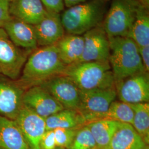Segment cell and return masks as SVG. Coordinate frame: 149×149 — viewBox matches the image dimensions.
<instances>
[{
	"label": "cell",
	"mask_w": 149,
	"mask_h": 149,
	"mask_svg": "<svg viewBox=\"0 0 149 149\" xmlns=\"http://www.w3.org/2000/svg\"><path fill=\"white\" fill-rule=\"evenodd\" d=\"M66 66L56 44L37 48L28 56L20 77L15 82L26 90L62 74Z\"/></svg>",
	"instance_id": "6da1fadb"
},
{
	"label": "cell",
	"mask_w": 149,
	"mask_h": 149,
	"mask_svg": "<svg viewBox=\"0 0 149 149\" xmlns=\"http://www.w3.org/2000/svg\"><path fill=\"white\" fill-rule=\"evenodd\" d=\"M108 39L110 45L109 63L115 82L146 72L138 46L133 40L120 37H108Z\"/></svg>",
	"instance_id": "7a4b0ae2"
},
{
	"label": "cell",
	"mask_w": 149,
	"mask_h": 149,
	"mask_svg": "<svg viewBox=\"0 0 149 149\" xmlns=\"http://www.w3.org/2000/svg\"><path fill=\"white\" fill-rule=\"evenodd\" d=\"M61 74L72 80L80 90L115 87V80L108 61L71 64L66 67Z\"/></svg>",
	"instance_id": "3957f363"
},
{
	"label": "cell",
	"mask_w": 149,
	"mask_h": 149,
	"mask_svg": "<svg viewBox=\"0 0 149 149\" xmlns=\"http://www.w3.org/2000/svg\"><path fill=\"white\" fill-rule=\"evenodd\" d=\"M105 12L103 0H91L63 11L60 18L65 32L68 34L82 36L102 24Z\"/></svg>",
	"instance_id": "277c9868"
},
{
	"label": "cell",
	"mask_w": 149,
	"mask_h": 149,
	"mask_svg": "<svg viewBox=\"0 0 149 149\" xmlns=\"http://www.w3.org/2000/svg\"><path fill=\"white\" fill-rule=\"evenodd\" d=\"M139 5L134 0H113L102 23L108 37H128Z\"/></svg>",
	"instance_id": "5b68a950"
},
{
	"label": "cell",
	"mask_w": 149,
	"mask_h": 149,
	"mask_svg": "<svg viewBox=\"0 0 149 149\" xmlns=\"http://www.w3.org/2000/svg\"><path fill=\"white\" fill-rule=\"evenodd\" d=\"M32 52L16 46L3 28H0V75L13 81L18 80Z\"/></svg>",
	"instance_id": "8992f818"
},
{
	"label": "cell",
	"mask_w": 149,
	"mask_h": 149,
	"mask_svg": "<svg viewBox=\"0 0 149 149\" xmlns=\"http://www.w3.org/2000/svg\"><path fill=\"white\" fill-rule=\"evenodd\" d=\"M115 89L120 101L128 104L149 102V73L141 72L116 81Z\"/></svg>",
	"instance_id": "52a82bcc"
},
{
	"label": "cell",
	"mask_w": 149,
	"mask_h": 149,
	"mask_svg": "<svg viewBox=\"0 0 149 149\" xmlns=\"http://www.w3.org/2000/svg\"><path fill=\"white\" fill-rule=\"evenodd\" d=\"M82 36L84 38V52L77 63L109 62V41L102 24Z\"/></svg>",
	"instance_id": "ba28073f"
},
{
	"label": "cell",
	"mask_w": 149,
	"mask_h": 149,
	"mask_svg": "<svg viewBox=\"0 0 149 149\" xmlns=\"http://www.w3.org/2000/svg\"><path fill=\"white\" fill-rule=\"evenodd\" d=\"M40 86L48 91L64 108L79 111L80 90L67 76H55Z\"/></svg>",
	"instance_id": "9c48e42d"
},
{
	"label": "cell",
	"mask_w": 149,
	"mask_h": 149,
	"mask_svg": "<svg viewBox=\"0 0 149 149\" xmlns=\"http://www.w3.org/2000/svg\"><path fill=\"white\" fill-rule=\"evenodd\" d=\"M23 104L45 119L64 109L48 91L40 85L24 91Z\"/></svg>",
	"instance_id": "30bf717a"
},
{
	"label": "cell",
	"mask_w": 149,
	"mask_h": 149,
	"mask_svg": "<svg viewBox=\"0 0 149 149\" xmlns=\"http://www.w3.org/2000/svg\"><path fill=\"white\" fill-rule=\"evenodd\" d=\"M115 87L80 90L79 111L84 118L91 115L106 112L112 102L116 100Z\"/></svg>",
	"instance_id": "8fae6325"
},
{
	"label": "cell",
	"mask_w": 149,
	"mask_h": 149,
	"mask_svg": "<svg viewBox=\"0 0 149 149\" xmlns=\"http://www.w3.org/2000/svg\"><path fill=\"white\" fill-rule=\"evenodd\" d=\"M15 120L29 149H40V140L46 132L45 118L23 106Z\"/></svg>",
	"instance_id": "7c38bea8"
},
{
	"label": "cell",
	"mask_w": 149,
	"mask_h": 149,
	"mask_svg": "<svg viewBox=\"0 0 149 149\" xmlns=\"http://www.w3.org/2000/svg\"><path fill=\"white\" fill-rule=\"evenodd\" d=\"M24 91L15 81L0 82V116L16 120L23 107Z\"/></svg>",
	"instance_id": "4fadbf2b"
},
{
	"label": "cell",
	"mask_w": 149,
	"mask_h": 149,
	"mask_svg": "<svg viewBox=\"0 0 149 149\" xmlns=\"http://www.w3.org/2000/svg\"><path fill=\"white\" fill-rule=\"evenodd\" d=\"M34 27L38 47H40L56 44L65 33L59 13L47 12Z\"/></svg>",
	"instance_id": "5bb4252c"
},
{
	"label": "cell",
	"mask_w": 149,
	"mask_h": 149,
	"mask_svg": "<svg viewBox=\"0 0 149 149\" xmlns=\"http://www.w3.org/2000/svg\"><path fill=\"white\" fill-rule=\"evenodd\" d=\"M3 28L11 41L18 47L29 51L38 48L33 25L11 17Z\"/></svg>",
	"instance_id": "9a60e30c"
},
{
	"label": "cell",
	"mask_w": 149,
	"mask_h": 149,
	"mask_svg": "<svg viewBox=\"0 0 149 149\" xmlns=\"http://www.w3.org/2000/svg\"><path fill=\"white\" fill-rule=\"evenodd\" d=\"M11 17L32 25H36L47 13L41 0H10Z\"/></svg>",
	"instance_id": "2e32d148"
},
{
	"label": "cell",
	"mask_w": 149,
	"mask_h": 149,
	"mask_svg": "<svg viewBox=\"0 0 149 149\" xmlns=\"http://www.w3.org/2000/svg\"><path fill=\"white\" fill-rule=\"evenodd\" d=\"M132 125L119 123L107 149H143L146 146Z\"/></svg>",
	"instance_id": "e0dca14e"
},
{
	"label": "cell",
	"mask_w": 149,
	"mask_h": 149,
	"mask_svg": "<svg viewBox=\"0 0 149 149\" xmlns=\"http://www.w3.org/2000/svg\"><path fill=\"white\" fill-rule=\"evenodd\" d=\"M0 149H30L16 120L1 116Z\"/></svg>",
	"instance_id": "ac0fdd59"
},
{
	"label": "cell",
	"mask_w": 149,
	"mask_h": 149,
	"mask_svg": "<svg viewBox=\"0 0 149 149\" xmlns=\"http://www.w3.org/2000/svg\"><path fill=\"white\" fill-rule=\"evenodd\" d=\"M60 58L66 66L79 61L84 52L83 36L65 35L56 44Z\"/></svg>",
	"instance_id": "d6986e66"
},
{
	"label": "cell",
	"mask_w": 149,
	"mask_h": 149,
	"mask_svg": "<svg viewBox=\"0 0 149 149\" xmlns=\"http://www.w3.org/2000/svg\"><path fill=\"white\" fill-rule=\"evenodd\" d=\"M46 130L55 129H76L85 125L86 122L79 111L64 108L45 119Z\"/></svg>",
	"instance_id": "ffe728a7"
},
{
	"label": "cell",
	"mask_w": 149,
	"mask_h": 149,
	"mask_svg": "<svg viewBox=\"0 0 149 149\" xmlns=\"http://www.w3.org/2000/svg\"><path fill=\"white\" fill-rule=\"evenodd\" d=\"M134 112L129 104L122 101L113 102L106 112L84 118L86 124L88 123L108 120L132 124Z\"/></svg>",
	"instance_id": "44dd1931"
},
{
	"label": "cell",
	"mask_w": 149,
	"mask_h": 149,
	"mask_svg": "<svg viewBox=\"0 0 149 149\" xmlns=\"http://www.w3.org/2000/svg\"><path fill=\"white\" fill-rule=\"evenodd\" d=\"M128 38L138 47L149 45V16L148 9L140 5L136 8L133 24Z\"/></svg>",
	"instance_id": "7402d4cb"
},
{
	"label": "cell",
	"mask_w": 149,
	"mask_h": 149,
	"mask_svg": "<svg viewBox=\"0 0 149 149\" xmlns=\"http://www.w3.org/2000/svg\"><path fill=\"white\" fill-rule=\"evenodd\" d=\"M119 123L116 121L101 120L86 124L92 134L99 149H107L112 136Z\"/></svg>",
	"instance_id": "603a6c76"
},
{
	"label": "cell",
	"mask_w": 149,
	"mask_h": 149,
	"mask_svg": "<svg viewBox=\"0 0 149 149\" xmlns=\"http://www.w3.org/2000/svg\"><path fill=\"white\" fill-rule=\"evenodd\" d=\"M134 112L132 126L147 145L149 144V103L129 104Z\"/></svg>",
	"instance_id": "cb8c5ba5"
},
{
	"label": "cell",
	"mask_w": 149,
	"mask_h": 149,
	"mask_svg": "<svg viewBox=\"0 0 149 149\" xmlns=\"http://www.w3.org/2000/svg\"><path fill=\"white\" fill-rule=\"evenodd\" d=\"M69 149H99L90 130L85 125L78 129Z\"/></svg>",
	"instance_id": "d4e9b609"
},
{
	"label": "cell",
	"mask_w": 149,
	"mask_h": 149,
	"mask_svg": "<svg viewBox=\"0 0 149 149\" xmlns=\"http://www.w3.org/2000/svg\"><path fill=\"white\" fill-rule=\"evenodd\" d=\"M78 129L58 128L53 130L57 148L69 149Z\"/></svg>",
	"instance_id": "484cf974"
},
{
	"label": "cell",
	"mask_w": 149,
	"mask_h": 149,
	"mask_svg": "<svg viewBox=\"0 0 149 149\" xmlns=\"http://www.w3.org/2000/svg\"><path fill=\"white\" fill-rule=\"evenodd\" d=\"M40 149H57L53 130H46L39 143Z\"/></svg>",
	"instance_id": "4316f807"
},
{
	"label": "cell",
	"mask_w": 149,
	"mask_h": 149,
	"mask_svg": "<svg viewBox=\"0 0 149 149\" xmlns=\"http://www.w3.org/2000/svg\"><path fill=\"white\" fill-rule=\"evenodd\" d=\"M41 1L48 12L60 14L64 11L63 0H41Z\"/></svg>",
	"instance_id": "83f0119b"
},
{
	"label": "cell",
	"mask_w": 149,
	"mask_h": 149,
	"mask_svg": "<svg viewBox=\"0 0 149 149\" xmlns=\"http://www.w3.org/2000/svg\"><path fill=\"white\" fill-rule=\"evenodd\" d=\"M9 3L10 0H0V28H3L11 18Z\"/></svg>",
	"instance_id": "f1b7e54d"
},
{
	"label": "cell",
	"mask_w": 149,
	"mask_h": 149,
	"mask_svg": "<svg viewBox=\"0 0 149 149\" xmlns=\"http://www.w3.org/2000/svg\"><path fill=\"white\" fill-rule=\"evenodd\" d=\"M139 51L145 70L146 72L149 73V45L143 47H139Z\"/></svg>",
	"instance_id": "f546056e"
},
{
	"label": "cell",
	"mask_w": 149,
	"mask_h": 149,
	"mask_svg": "<svg viewBox=\"0 0 149 149\" xmlns=\"http://www.w3.org/2000/svg\"><path fill=\"white\" fill-rule=\"evenodd\" d=\"M64 5L66 6L68 8L72 7L73 6L76 5L81 3L84 2L87 0H63Z\"/></svg>",
	"instance_id": "4dcf8cb0"
},
{
	"label": "cell",
	"mask_w": 149,
	"mask_h": 149,
	"mask_svg": "<svg viewBox=\"0 0 149 149\" xmlns=\"http://www.w3.org/2000/svg\"><path fill=\"white\" fill-rule=\"evenodd\" d=\"M137 2L140 5L143 6L145 8L149 9V0H134Z\"/></svg>",
	"instance_id": "1f68e13d"
},
{
	"label": "cell",
	"mask_w": 149,
	"mask_h": 149,
	"mask_svg": "<svg viewBox=\"0 0 149 149\" xmlns=\"http://www.w3.org/2000/svg\"><path fill=\"white\" fill-rule=\"evenodd\" d=\"M143 149H149V145H146Z\"/></svg>",
	"instance_id": "d6a6232c"
},
{
	"label": "cell",
	"mask_w": 149,
	"mask_h": 149,
	"mask_svg": "<svg viewBox=\"0 0 149 149\" xmlns=\"http://www.w3.org/2000/svg\"><path fill=\"white\" fill-rule=\"evenodd\" d=\"M57 149H59V148H58Z\"/></svg>",
	"instance_id": "836d02e7"
}]
</instances>
